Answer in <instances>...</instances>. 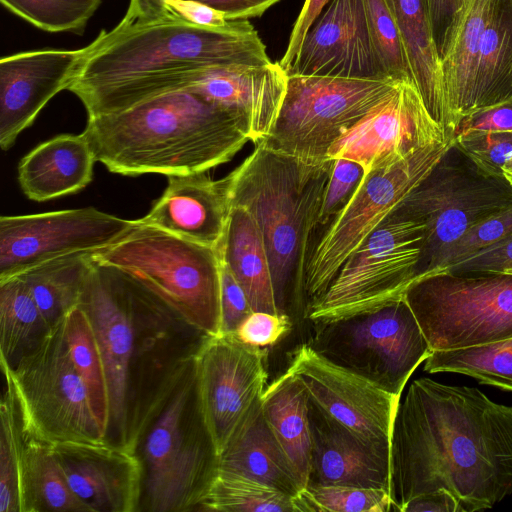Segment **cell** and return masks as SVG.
<instances>
[{
  "mask_svg": "<svg viewBox=\"0 0 512 512\" xmlns=\"http://www.w3.org/2000/svg\"><path fill=\"white\" fill-rule=\"evenodd\" d=\"M329 2L330 0H305L292 28L286 51L279 60L286 73L292 68L309 28Z\"/></svg>",
  "mask_w": 512,
  "mask_h": 512,
  "instance_id": "obj_48",
  "label": "cell"
},
{
  "mask_svg": "<svg viewBox=\"0 0 512 512\" xmlns=\"http://www.w3.org/2000/svg\"><path fill=\"white\" fill-rule=\"evenodd\" d=\"M400 81L289 74L267 148L299 159L328 160L330 147ZM259 143V142H258Z\"/></svg>",
  "mask_w": 512,
  "mask_h": 512,
  "instance_id": "obj_11",
  "label": "cell"
},
{
  "mask_svg": "<svg viewBox=\"0 0 512 512\" xmlns=\"http://www.w3.org/2000/svg\"><path fill=\"white\" fill-rule=\"evenodd\" d=\"M424 362V371L428 373H460L482 384L512 391V338L487 345L433 351Z\"/></svg>",
  "mask_w": 512,
  "mask_h": 512,
  "instance_id": "obj_36",
  "label": "cell"
},
{
  "mask_svg": "<svg viewBox=\"0 0 512 512\" xmlns=\"http://www.w3.org/2000/svg\"><path fill=\"white\" fill-rule=\"evenodd\" d=\"M93 257L133 275L194 328L220 334L219 250L140 221Z\"/></svg>",
  "mask_w": 512,
  "mask_h": 512,
  "instance_id": "obj_7",
  "label": "cell"
},
{
  "mask_svg": "<svg viewBox=\"0 0 512 512\" xmlns=\"http://www.w3.org/2000/svg\"><path fill=\"white\" fill-rule=\"evenodd\" d=\"M21 512H91L71 490L46 444L22 433L19 443Z\"/></svg>",
  "mask_w": 512,
  "mask_h": 512,
  "instance_id": "obj_31",
  "label": "cell"
},
{
  "mask_svg": "<svg viewBox=\"0 0 512 512\" xmlns=\"http://www.w3.org/2000/svg\"><path fill=\"white\" fill-rule=\"evenodd\" d=\"M78 306L92 324L103 360L109 400L105 441L136 453L207 334L133 275L93 255Z\"/></svg>",
  "mask_w": 512,
  "mask_h": 512,
  "instance_id": "obj_2",
  "label": "cell"
},
{
  "mask_svg": "<svg viewBox=\"0 0 512 512\" xmlns=\"http://www.w3.org/2000/svg\"><path fill=\"white\" fill-rule=\"evenodd\" d=\"M440 271L512 274V233Z\"/></svg>",
  "mask_w": 512,
  "mask_h": 512,
  "instance_id": "obj_47",
  "label": "cell"
},
{
  "mask_svg": "<svg viewBox=\"0 0 512 512\" xmlns=\"http://www.w3.org/2000/svg\"><path fill=\"white\" fill-rule=\"evenodd\" d=\"M288 75L279 62L208 69L188 90L236 115L257 144L272 130Z\"/></svg>",
  "mask_w": 512,
  "mask_h": 512,
  "instance_id": "obj_23",
  "label": "cell"
},
{
  "mask_svg": "<svg viewBox=\"0 0 512 512\" xmlns=\"http://www.w3.org/2000/svg\"><path fill=\"white\" fill-rule=\"evenodd\" d=\"M334 159L312 162L255 144L222 178L230 207L246 208L261 233L278 314L307 318L305 276Z\"/></svg>",
  "mask_w": 512,
  "mask_h": 512,
  "instance_id": "obj_5",
  "label": "cell"
},
{
  "mask_svg": "<svg viewBox=\"0 0 512 512\" xmlns=\"http://www.w3.org/2000/svg\"><path fill=\"white\" fill-rule=\"evenodd\" d=\"M51 450L71 490L91 512H139L143 470L136 453L106 441L55 443Z\"/></svg>",
  "mask_w": 512,
  "mask_h": 512,
  "instance_id": "obj_21",
  "label": "cell"
},
{
  "mask_svg": "<svg viewBox=\"0 0 512 512\" xmlns=\"http://www.w3.org/2000/svg\"><path fill=\"white\" fill-rule=\"evenodd\" d=\"M367 26L384 74L395 81L412 80L401 37L385 0H363Z\"/></svg>",
  "mask_w": 512,
  "mask_h": 512,
  "instance_id": "obj_41",
  "label": "cell"
},
{
  "mask_svg": "<svg viewBox=\"0 0 512 512\" xmlns=\"http://www.w3.org/2000/svg\"><path fill=\"white\" fill-rule=\"evenodd\" d=\"M403 298L432 352L512 338V274L437 271L414 280Z\"/></svg>",
  "mask_w": 512,
  "mask_h": 512,
  "instance_id": "obj_8",
  "label": "cell"
},
{
  "mask_svg": "<svg viewBox=\"0 0 512 512\" xmlns=\"http://www.w3.org/2000/svg\"><path fill=\"white\" fill-rule=\"evenodd\" d=\"M223 12L229 21L262 16L280 0H195Z\"/></svg>",
  "mask_w": 512,
  "mask_h": 512,
  "instance_id": "obj_51",
  "label": "cell"
},
{
  "mask_svg": "<svg viewBox=\"0 0 512 512\" xmlns=\"http://www.w3.org/2000/svg\"><path fill=\"white\" fill-rule=\"evenodd\" d=\"M493 0H464L439 45L445 97L452 138L470 115L482 35Z\"/></svg>",
  "mask_w": 512,
  "mask_h": 512,
  "instance_id": "obj_25",
  "label": "cell"
},
{
  "mask_svg": "<svg viewBox=\"0 0 512 512\" xmlns=\"http://www.w3.org/2000/svg\"><path fill=\"white\" fill-rule=\"evenodd\" d=\"M266 352L235 333L207 335L195 358L197 394L218 453L262 395L267 381Z\"/></svg>",
  "mask_w": 512,
  "mask_h": 512,
  "instance_id": "obj_16",
  "label": "cell"
},
{
  "mask_svg": "<svg viewBox=\"0 0 512 512\" xmlns=\"http://www.w3.org/2000/svg\"><path fill=\"white\" fill-rule=\"evenodd\" d=\"M167 6L185 20L202 27L220 28L230 22L223 12L195 0H167Z\"/></svg>",
  "mask_w": 512,
  "mask_h": 512,
  "instance_id": "obj_50",
  "label": "cell"
},
{
  "mask_svg": "<svg viewBox=\"0 0 512 512\" xmlns=\"http://www.w3.org/2000/svg\"><path fill=\"white\" fill-rule=\"evenodd\" d=\"M453 142L429 145L391 166L365 172L352 199L311 251L305 276L308 311L327 291L350 254L426 178Z\"/></svg>",
  "mask_w": 512,
  "mask_h": 512,
  "instance_id": "obj_13",
  "label": "cell"
},
{
  "mask_svg": "<svg viewBox=\"0 0 512 512\" xmlns=\"http://www.w3.org/2000/svg\"><path fill=\"white\" fill-rule=\"evenodd\" d=\"M253 309L248 297L229 267L221 260L220 333H235Z\"/></svg>",
  "mask_w": 512,
  "mask_h": 512,
  "instance_id": "obj_45",
  "label": "cell"
},
{
  "mask_svg": "<svg viewBox=\"0 0 512 512\" xmlns=\"http://www.w3.org/2000/svg\"><path fill=\"white\" fill-rule=\"evenodd\" d=\"M512 233V205L473 224L443 255L440 271L484 249Z\"/></svg>",
  "mask_w": 512,
  "mask_h": 512,
  "instance_id": "obj_42",
  "label": "cell"
},
{
  "mask_svg": "<svg viewBox=\"0 0 512 512\" xmlns=\"http://www.w3.org/2000/svg\"><path fill=\"white\" fill-rule=\"evenodd\" d=\"M398 28L412 81L433 119L452 138L441 58L427 0H385Z\"/></svg>",
  "mask_w": 512,
  "mask_h": 512,
  "instance_id": "obj_28",
  "label": "cell"
},
{
  "mask_svg": "<svg viewBox=\"0 0 512 512\" xmlns=\"http://www.w3.org/2000/svg\"><path fill=\"white\" fill-rule=\"evenodd\" d=\"M219 253L244 289L253 311L278 314L267 251L246 208L231 207Z\"/></svg>",
  "mask_w": 512,
  "mask_h": 512,
  "instance_id": "obj_29",
  "label": "cell"
},
{
  "mask_svg": "<svg viewBox=\"0 0 512 512\" xmlns=\"http://www.w3.org/2000/svg\"><path fill=\"white\" fill-rule=\"evenodd\" d=\"M140 223L94 207L0 218V279L78 252H96Z\"/></svg>",
  "mask_w": 512,
  "mask_h": 512,
  "instance_id": "obj_15",
  "label": "cell"
},
{
  "mask_svg": "<svg viewBox=\"0 0 512 512\" xmlns=\"http://www.w3.org/2000/svg\"><path fill=\"white\" fill-rule=\"evenodd\" d=\"M308 392L301 380L286 371L261 395L264 416L305 488L311 459Z\"/></svg>",
  "mask_w": 512,
  "mask_h": 512,
  "instance_id": "obj_30",
  "label": "cell"
},
{
  "mask_svg": "<svg viewBox=\"0 0 512 512\" xmlns=\"http://www.w3.org/2000/svg\"><path fill=\"white\" fill-rule=\"evenodd\" d=\"M313 322L308 345L328 361L401 397L432 350L404 298L382 307Z\"/></svg>",
  "mask_w": 512,
  "mask_h": 512,
  "instance_id": "obj_9",
  "label": "cell"
},
{
  "mask_svg": "<svg viewBox=\"0 0 512 512\" xmlns=\"http://www.w3.org/2000/svg\"><path fill=\"white\" fill-rule=\"evenodd\" d=\"M195 358V357H194ZM140 511H197L219 471V453L200 407L194 359L137 446Z\"/></svg>",
  "mask_w": 512,
  "mask_h": 512,
  "instance_id": "obj_6",
  "label": "cell"
},
{
  "mask_svg": "<svg viewBox=\"0 0 512 512\" xmlns=\"http://www.w3.org/2000/svg\"><path fill=\"white\" fill-rule=\"evenodd\" d=\"M82 134L96 161L124 176L207 172L250 141L236 115L188 89L88 117Z\"/></svg>",
  "mask_w": 512,
  "mask_h": 512,
  "instance_id": "obj_4",
  "label": "cell"
},
{
  "mask_svg": "<svg viewBox=\"0 0 512 512\" xmlns=\"http://www.w3.org/2000/svg\"><path fill=\"white\" fill-rule=\"evenodd\" d=\"M511 205L512 186L481 172L453 142L396 209L425 225L416 279L436 271L445 252L473 224Z\"/></svg>",
  "mask_w": 512,
  "mask_h": 512,
  "instance_id": "obj_12",
  "label": "cell"
},
{
  "mask_svg": "<svg viewBox=\"0 0 512 512\" xmlns=\"http://www.w3.org/2000/svg\"><path fill=\"white\" fill-rule=\"evenodd\" d=\"M502 171L504 179L512 186V152L505 160Z\"/></svg>",
  "mask_w": 512,
  "mask_h": 512,
  "instance_id": "obj_55",
  "label": "cell"
},
{
  "mask_svg": "<svg viewBox=\"0 0 512 512\" xmlns=\"http://www.w3.org/2000/svg\"><path fill=\"white\" fill-rule=\"evenodd\" d=\"M49 328L21 276L0 279V359L13 367Z\"/></svg>",
  "mask_w": 512,
  "mask_h": 512,
  "instance_id": "obj_34",
  "label": "cell"
},
{
  "mask_svg": "<svg viewBox=\"0 0 512 512\" xmlns=\"http://www.w3.org/2000/svg\"><path fill=\"white\" fill-rule=\"evenodd\" d=\"M94 153L81 133L61 134L31 150L18 165L23 193L33 201H47L84 189L92 180Z\"/></svg>",
  "mask_w": 512,
  "mask_h": 512,
  "instance_id": "obj_27",
  "label": "cell"
},
{
  "mask_svg": "<svg viewBox=\"0 0 512 512\" xmlns=\"http://www.w3.org/2000/svg\"><path fill=\"white\" fill-rule=\"evenodd\" d=\"M296 512H388L390 491L344 485L305 487L294 497Z\"/></svg>",
  "mask_w": 512,
  "mask_h": 512,
  "instance_id": "obj_40",
  "label": "cell"
},
{
  "mask_svg": "<svg viewBox=\"0 0 512 512\" xmlns=\"http://www.w3.org/2000/svg\"><path fill=\"white\" fill-rule=\"evenodd\" d=\"M10 12L46 32L82 34L101 0H0Z\"/></svg>",
  "mask_w": 512,
  "mask_h": 512,
  "instance_id": "obj_39",
  "label": "cell"
},
{
  "mask_svg": "<svg viewBox=\"0 0 512 512\" xmlns=\"http://www.w3.org/2000/svg\"><path fill=\"white\" fill-rule=\"evenodd\" d=\"M463 3L464 0H427L428 13L438 49L447 26Z\"/></svg>",
  "mask_w": 512,
  "mask_h": 512,
  "instance_id": "obj_53",
  "label": "cell"
},
{
  "mask_svg": "<svg viewBox=\"0 0 512 512\" xmlns=\"http://www.w3.org/2000/svg\"><path fill=\"white\" fill-rule=\"evenodd\" d=\"M80 49H38L0 60V146L8 150L46 104L68 89Z\"/></svg>",
  "mask_w": 512,
  "mask_h": 512,
  "instance_id": "obj_20",
  "label": "cell"
},
{
  "mask_svg": "<svg viewBox=\"0 0 512 512\" xmlns=\"http://www.w3.org/2000/svg\"><path fill=\"white\" fill-rule=\"evenodd\" d=\"M287 370L335 420L367 440L391 445L399 396L328 361L308 344L295 350Z\"/></svg>",
  "mask_w": 512,
  "mask_h": 512,
  "instance_id": "obj_18",
  "label": "cell"
},
{
  "mask_svg": "<svg viewBox=\"0 0 512 512\" xmlns=\"http://www.w3.org/2000/svg\"><path fill=\"white\" fill-rule=\"evenodd\" d=\"M64 318L51 326L13 367L6 362L21 431L46 444L105 442L68 350Z\"/></svg>",
  "mask_w": 512,
  "mask_h": 512,
  "instance_id": "obj_10",
  "label": "cell"
},
{
  "mask_svg": "<svg viewBox=\"0 0 512 512\" xmlns=\"http://www.w3.org/2000/svg\"><path fill=\"white\" fill-rule=\"evenodd\" d=\"M289 74L390 79L375 55L363 0H330L309 28Z\"/></svg>",
  "mask_w": 512,
  "mask_h": 512,
  "instance_id": "obj_19",
  "label": "cell"
},
{
  "mask_svg": "<svg viewBox=\"0 0 512 512\" xmlns=\"http://www.w3.org/2000/svg\"><path fill=\"white\" fill-rule=\"evenodd\" d=\"M171 9L167 0H130L122 19L127 21H146L168 14Z\"/></svg>",
  "mask_w": 512,
  "mask_h": 512,
  "instance_id": "obj_54",
  "label": "cell"
},
{
  "mask_svg": "<svg viewBox=\"0 0 512 512\" xmlns=\"http://www.w3.org/2000/svg\"><path fill=\"white\" fill-rule=\"evenodd\" d=\"M510 101H512V6L509 0H493L482 35L470 115Z\"/></svg>",
  "mask_w": 512,
  "mask_h": 512,
  "instance_id": "obj_32",
  "label": "cell"
},
{
  "mask_svg": "<svg viewBox=\"0 0 512 512\" xmlns=\"http://www.w3.org/2000/svg\"><path fill=\"white\" fill-rule=\"evenodd\" d=\"M447 140L414 82L404 80L330 147L328 158L355 161L368 172Z\"/></svg>",
  "mask_w": 512,
  "mask_h": 512,
  "instance_id": "obj_17",
  "label": "cell"
},
{
  "mask_svg": "<svg viewBox=\"0 0 512 512\" xmlns=\"http://www.w3.org/2000/svg\"><path fill=\"white\" fill-rule=\"evenodd\" d=\"M437 490L464 512L512 493V407L474 387L414 380L399 403L391 439V511Z\"/></svg>",
  "mask_w": 512,
  "mask_h": 512,
  "instance_id": "obj_1",
  "label": "cell"
},
{
  "mask_svg": "<svg viewBox=\"0 0 512 512\" xmlns=\"http://www.w3.org/2000/svg\"><path fill=\"white\" fill-rule=\"evenodd\" d=\"M308 416L311 459L306 487L344 485L390 491L391 445L363 438L310 397Z\"/></svg>",
  "mask_w": 512,
  "mask_h": 512,
  "instance_id": "obj_22",
  "label": "cell"
},
{
  "mask_svg": "<svg viewBox=\"0 0 512 512\" xmlns=\"http://www.w3.org/2000/svg\"><path fill=\"white\" fill-rule=\"evenodd\" d=\"M0 365L5 382L0 404V512H21L19 492L20 414L8 365L1 359Z\"/></svg>",
  "mask_w": 512,
  "mask_h": 512,
  "instance_id": "obj_38",
  "label": "cell"
},
{
  "mask_svg": "<svg viewBox=\"0 0 512 512\" xmlns=\"http://www.w3.org/2000/svg\"><path fill=\"white\" fill-rule=\"evenodd\" d=\"M364 175L365 170L361 164L345 158L334 159L332 172L325 187L316 231L324 227L323 233L344 209L357 191Z\"/></svg>",
  "mask_w": 512,
  "mask_h": 512,
  "instance_id": "obj_44",
  "label": "cell"
},
{
  "mask_svg": "<svg viewBox=\"0 0 512 512\" xmlns=\"http://www.w3.org/2000/svg\"><path fill=\"white\" fill-rule=\"evenodd\" d=\"M454 145L484 174L503 177V165L512 152V132L473 131L458 134Z\"/></svg>",
  "mask_w": 512,
  "mask_h": 512,
  "instance_id": "obj_43",
  "label": "cell"
},
{
  "mask_svg": "<svg viewBox=\"0 0 512 512\" xmlns=\"http://www.w3.org/2000/svg\"><path fill=\"white\" fill-rule=\"evenodd\" d=\"M271 62L249 20L209 28L171 9L159 18L122 19L112 29L102 30L82 48L67 90L93 117L186 89L214 67Z\"/></svg>",
  "mask_w": 512,
  "mask_h": 512,
  "instance_id": "obj_3",
  "label": "cell"
},
{
  "mask_svg": "<svg viewBox=\"0 0 512 512\" xmlns=\"http://www.w3.org/2000/svg\"><path fill=\"white\" fill-rule=\"evenodd\" d=\"M464 512L459 501L445 490L419 495L403 505L400 512Z\"/></svg>",
  "mask_w": 512,
  "mask_h": 512,
  "instance_id": "obj_52",
  "label": "cell"
},
{
  "mask_svg": "<svg viewBox=\"0 0 512 512\" xmlns=\"http://www.w3.org/2000/svg\"><path fill=\"white\" fill-rule=\"evenodd\" d=\"M292 325L293 322L285 315L253 311L238 326L235 335L245 344L263 348L277 343Z\"/></svg>",
  "mask_w": 512,
  "mask_h": 512,
  "instance_id": "obj_46",
  "label": "cell"
},
{
  "mask_svg": "<svg viewBox=\"0 0 512 512\" xmlns=\"http://www.w3.org/2000/svg\"><path fill=\"white\" fill-rule=\"evenodd\" d=\"M424 233L423 223L393 211L346 259L310 307L308 320L344 317L403 298L417 277Z\"/></svg>",
  "mask_w": 512,
  "mask_h": 512,
  "instance_id": "obj_14",
  "label": "cell"
},
{
  "mask_svg": "<svg viewBox=\"0 0 512 512\" xmlns=\"http://www.w3.org/2000/svg\"><path fill=\"white\" fill-rule=\"evenodd\" d=\"M473 131L512 132V101L465 117L459 123L455 136Z\"/></svg>",
  "mask_w": 512,
  "mask_h": 512,
  "instance_id": "obj_49",
  "label": "cell"
},
{
  "mask_svg": "<svg viewBox=\"0 0 512 512\" xmlns=\"http://www.w3.org/2000/svg\"><path fill=\"white\" fill-rule=\"evenodd\" d=\"M64 335L72 362L86 387L93 414L105 439L109 425L105 370L92 324L80 306L65 316Z\"/></svg>",
  "mask_w": 512,
  "mask_h": 512,
  "instance_id": "obj_35",
  "label": "cell"
},
{
  "mask_svg": "<svg viewBox=\"0 0 512 512\" xmlns=\"http://www.w3.org/2000/svg\"><path fill=\"white\" fill-rule=\"evenodd\" d=\"M197 511L296 512L294 497L252 479L218 471Z\"/></svg>",
  "mask_w": 512,
  "mask_h": 512,
  "instance_id": "obj_37",
  "label": "cell"
},
{
  "mask_svg": "<svg viewBox=\"0 0 512 512\" xmlns=\"http://www.w3.org/2000/svg\"><path fill=\"white\" fill-rule=\"evenodd\" d=\"M219 471L252 479L292 497L304 489L264 416L261 396L219 454Z\"/></svg>",
  "mask_w": 512,
  "mask_h": 512,
  "instance_id": "obj_26",
  "label": "cell"
},
{
  "mask_svg": "<svg viewBox=\"0 0 512 512\" xmlns=\"http://www.w3.org/2000/svg\"><path fill=\"white\" fill-rule=\"evenodd\" d=\"M94 252L72 253L19 274L49 327L77 307Z\"/></svg>",
  "mask_w": 512,
  "mask_h": 512,
  "instance_id": "obj_33",
  "label": "cell"
},
{
  "mask_svg": "<svg viewBox=\"0 0 512 512\" xmlns=\"http://www.w3.org/2000/svg\"><path fill=\"white\" fill-rule=\"evenodd\" d=\"M509 2H510V4H511V6H512V0H509Z\"/></svg>",
  "mask_w": 512,
  "mask_h": 512,
  "instance_id": "obj_56",
  "label": "cell"
},
{
  "mask_svg": "<svg viewBox=\"0 0 512 512\" xmlns=\"http://www.w3.org/2000/svg\"><path fill=\"white\" fill-rule=\"evenodd\" d=\"M167 177L165 191L141 223L219 250L231 209L223 179L206 172Z\"/></svg>",
  "mask_w": 512,
  "mask_h": 512,
  "instance_id": "obj_24",
  "label": "cell"
}]
</instances>
